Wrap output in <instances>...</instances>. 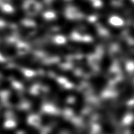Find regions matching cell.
<instances>
[{"instance_id": "1", "label": "cell", "mask_w": 134, "mask_h": 134, "mask_svg": "<svg viewBox=\"0 0 134 134\" xmlns=\"http://www.w3.org/2000/svg\"><path fill=\"white\" fill-rule=\"evenodd\" d=\"M125 5L127 10L129 12L130 14L134 17V5L129 2H126Z\"/></svg>"}]
</instances>
